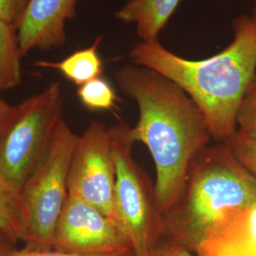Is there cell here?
Instances as JSON below:
<instances>
[{
	"label": "cell",
	"mask_w": 256,
	"mask_h": 256,
	"mask_svg": "<svg viewBox=\"0 0 256 256\" xmlns=\"http://www.w3.org/2000/svg\"><path fill=\"white\" fill-rule=\"evenodd\" d=\"M9 104L5 101H3V99L1 98L0 96V108H7Z\"/></svg>",
	"instance_id": "obj_23"
},
{
	"label": "cell",
	"mask_w": 256,
	"mask_h": 256,
	"mask_svg": "<svg viewBox=\"0 0 256 256\" xmlns=\"http://www.w3.org/2000/svg\"><path fill=\"white\" fill-rule=\"evenodd\" d=\"M256 205V178L228 144L206 146L192 158L182 190L162 214L164 238L196 254L210 234Z\"/></svg>",
	"instance_id": "obj_3"
},
{
	"label": "cell",
	"mask_w": 256,
	"mask_h": 256,
	"mask_svg": "<svg viewBox=\"0 0 256 256\" xmlns=\"http://www.w3.org/2000/svg\"><path fill=\"white\" fill-rule=\"evenodd\" d=\"M101 41L102 36L97 37L92 46L74 52L60 62L39 61L36 64L44 68L56 70L68 80L81 86L86 82L101 77L102 74V61L98 50Z\"/></svg>",
	"instance_id": "obj_12"
},
{
	"label": "cell",
	"mask_w": 256,
	"mask_h": 256,
	"mask_svg": "<svg viewBox=\"0 0 256 256\" xmlns=\"http://www.w3.org/2000/svg\"><path fill=\"white\" fill-rule=\"evenodd\" d=\"M63 108L61 84L52 82L14 106L0 132V176L19 194L46 158Z\"/></svg>",
	"instance_id": "obj_4"
},
{
	"label": "cell",
	"mask_w": 256,
	"mask_h": 256,
	"mask_svg": "<svg viewBox=\"0 0 256 256\" xmlns=\"http://www.w3.org/2000/svg\"><path fill=\"white\" fill-rule=\"evenodd\" d=\"M21 57L18 28L0 18V93L20 84Z\"/></svg>",
	"instance_id": "obj_13"
},
{
	"label": "cell",
	"mask_w": 256,
	"mask_h": 256,
	"mask_svg": "<svg viewBox=\"0 0 256 256\" xmlns=\"http://www.w3.org/2000/svg\"><path fill=\"white\" fill-rule=\"evenodd\" d=\"M142 256H194V254L182 245L164 238L153 250Z\"/></svg>",
	"instance_id": "obj_19"
},
{
	"label": "cell",
	"mask_w": 256,
	"mask_h": 256,
	"mask_svg": "<svg viewBox=\"0 0 256 256\" xmlns=\"http://www.w3.org/2000/svg\"><path fill=\"white\" fill-rule=\"evenodd\" d=\"M14 108V106H10V104L7 108H0V132L3 130V128L8 122V120H9L12 114Z\"/></svg>",
	"instance_id": "obj_22"
},
{
	"label": "cell",
	"mask_w": 256,
	"mask_h": 256,
	"mask_svg": "<svg viewBox=\"0 0 256 256\" xmlns=\"http://www.w3.org/2000/svg\"><path fill=\"white\" fill-rule=\"evenodd\" d=\"M77 95L82 106L90 110H112L119 97L108 81L98 77L78 88Z\"/></svg>",
	"instance_id": "obj_15"
},
{
	"label": "cell",
	"mask_w": 256,
	"mask_h": 256,
	"mask_svg": "<svg viewBox=\"0 0 256 256\" xmlns=\"http://www.w3.org/2000/svg\"><path fill=\"white\" fill-rule=\"evenodd\" d=\"M228 144L232 147L238 160L256 178V140L241 137L236 134Z\"/></svg>",
	"instance_id": "obj_17"
},
{
	"label": "cell",
	"mask_w": 256,
	"mask_h": 256,
	"mask_svg": "<svg viewBox=\"0 0 256 256\" xmlns=\"http://www.w3.org/2000/svg\"><path fill=\"white\" fill-rule=\"evenodd\" d=\"M252 16L256 20V0H254V8H252Z\"/></svg>",
	"instance_id": "obj_24"
},
{
	"label": "cell",
	"mask_w": 256,
	"mask_h": 256,
	"mask_svg": "<svg viewBox=\"0 0 256 256\" xmlns=\"http://www.w3.org/2000/svg\"><path fill=\"white\" fill-rule=\"evenodd\" d=\"M196 256H256V205L216 230Z\"/></svg>",
	"instance_id": "obj_10"
},
{
	"label": "cell",
	"mask_w": 256,
	"mask_h": 256,
	"mask_svg": "<svg viewBox=\"0 0 256 256\" xmlns=\"http://www.w3.org/2000/svg\"><path fill=\"white\" fill-rule=\"evenodd\" d=\"M236 134L256 140V78L241 102L236 118Z\"/></svg>",
	"instance_id": "obj_16"
},
{
	"label": "cell",
	"mask_w": 256,
	"mask_h": 256,
	"mask_svg": "<svg viewBox=\"0 0 256 256\" xmlns=\"http://www.w3.org/2000/svg\"><path fill=\"white\" fill-rule=\"evenodd\" d=\"M16 250V245L10 240L6 234L0 229V256H9L10 254Z\"/></svg>",
	"instance_id": "obj_21"
},
{
	"label": "cell",
	"mask_w": 256,
	"mask_h": 256,
	"mask_svg": "<svg viewBox=\"0 0 256 256\" xmlns=\"http://www.w3.org/2000/svg\"><path fill=\"white\" fill-rule=\"evenodd\" d=\"M130 128L126 122L110 128L116 166L115 206L120 228L134 254L142 256L164 239V228L155 185L133 158Z\"/></svg>",
	"instance_id": "obj_6"
},
{
	"label": "cell",
	"mask_w": 256,
	"mask_h": 256,
	"mask_svg": "<svg viewBox=\"0 0 256 256\" xmlns=\"http://www.w3.org/2000/svg\"><path fill=\"white\" fill-rule=\"evenodd\" d=\"M78 0H30L18 27L22 56L64 46L66 23L77 16Z\"/></svg>",
	"instance_id": "obj_9"
},
{
	"label": "cell",
	"mask_w": 256,
	"mask_h": 256,
	"mask_svg": "<svg viewBox=\"0 0 256 256\" xmlns=\"http://www.w3.org/2000/svg\"><path fill=\"white\" fill-rule=\"evenodd\" d=\"M180 0H128L114 14L124 24L135 25L142 42H154Z\"/></svg>",
	"instance_id": "obj_11"
},
{
	"label": "cell",
	"mask_w": 256,
	"mask_h": 256,
	"mask_svg": "<svg viewBox=\"0 0 256 256\" xmlns=\"http://www.w3.org/2000/svg\"><path fill=\"white\" fill-rule=\"evenodd\" d=\"M232 30L229 45L202 60L174 54L158 40L140 42L129 52L133 64L155 70L182 88L220 144H229L236 135L239 106L256 78V20L241 14L234 19Z\"/></svg>",
	"instance_id": "obj_2"
},
{
	"label": "cell",
	"mask_w": 256,
	"mask_h": 256,
	"mask_svg": "<svg viewBox=\"0 0 256 256\" xmlns=\"http://www.w3.org/2000/svg\"><path fill=\"white\" fill-rule=\"evenodd\" d=\"M78 138L62 120L46 158L22 187L23 248H52L56 226L68 196V174Z\"/></svg>",
	"instance_id": "obj_5"
},
{
	"label": "cell",
	"mask_w": 256,
	"mask_h": 256,
	"mask_svg": "<svg viewBox=\"0 0 256 256\" xmlns=\"http://www.w3.org/2000/svg\"><path fill=\"white\" fill-rule=\"evenodd\" d=\"M122 93L138 108L129 134L146 146L155 162L156 196L164 214L178 200L192 158L208 146L210 129L192 98L164 75L138 64L115 74Z\"/></svg>",
	"instance_id": "obj_1"
},
{
	"label": "cell",
	"mask_w": 256,
	"mask_h": 256,
	"mask_svg": "<svg viewBox=\"0 0 256 256\" xmlns=\"http://www.w3.org/2000/svg\"><path fill=\"white\" fill-rule=\"evenodd\" d=\"M0 229L16 245L22 242L23 220L20 194L0 176Z\"/></svg>",
	"instance_id": "obj_14"
},
{
	"label": "cell",
	"mask_w": 256,
	"mask_h": 256,
	"mask_svg": "<svg viewBox=\"0 0 256 256\" xmlns=\"http://www.w3.org/2000/svg\"><path fill=\"white\" fill-rule=\"evenodd\" d=\"M7 256H135L132 250L124 252H117V254H99V256H82V254H70L59 252L56 250H16L12 254Z\"/></svg>",
	"instance_id": "obj_20"
},
{
	"label": "cell",
	"mask_w": 256,
	"mask_h": 256,
	"mask_svg": "<svg viewBox=\"0 0 256 256\" xmlns=\"http://www.w3.org/2000/svg\"><path fill=\"white\" fill-rule=\"evenodd\" d=\"M115 182L110 128L94 120L78 138L68 174V196L94 206L119 226Z\"/></svg>",
	"instance_id": "obj_7"
},
{
	"label": "cell",
	"mask_w": 256,
	"mask_h": 256,
	"mask_svg": "<svg viewBox=\"0 0 256 256\" xmlns=\"http://www.w3.org/2000/svg\"><path fill=\"white\" fill-rule=\"evenodd\" d=\"M30 0H0V18L18 27Z\"/></svg>",
	"instance_id": "obj_18"
},
{
	"label": "cell",
	"mask_w": 256,
	"mask_h": 256,
	"mask_svg": "<svg viewBox=\"0 0 256 256\" xmlns=\"http://www.w3.org/2000/svg\"><path fill=\"white\" fill-rule=\"evenodd\" d=\"M52 248L82 256L132 250L128 238L113 220L72 196H68L58 220Z\"/></svg>",
	"instance_id": "obj_8"
}]
</instances>
